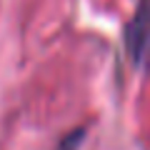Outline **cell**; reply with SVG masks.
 <instances>
[{"instance_id":"cell-1","label":"cell","mask_w":150,"mask_h":150,"mask_svg":"<svg viewBox=\"0 0 150 150\" xmlns=\"http://www.w3.org/2000/svg\"><path fill=\"white\" fill-rule=\"evenodd\" d=\"M125 48L138 70H150V0H138L135 15L125 28Z\"/></svg>"},{"instance_id":"cell-2","label":"cell","mask_w":150,"mask_h":150,"mask_svg":"<svg viewBox=\"0 0 150 150\" xmlns=\"http://www.w3.org/2000/svg\"><path fill=\"white\" fill-rule=\"evenodd\" d=\"M85 133H88L85 128L70 130V133L60 140V148H58V150H78V148H80V143H83V138H85Z\"/></svg>"}]
</instances>
